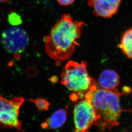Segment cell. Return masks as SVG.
I'll return each mask as SVG.
<instances>
[{"instance_id": "obj_1", "label": "cell", "mask_w": 132, "mask_h": 132, "mask_svg": "<svg viewBox=\"0 0 132 132\" xmlns=\"http://www.w3.org/2000/svg\"><path fill=\"white\" fill-rule=\"evenodd\" d=\"M84 24L73 20L69 14H63L44 38L46 53L57 62L69 59L79 45Z\"/></svg>"}, {"instance_id": "obj_2", "label": "cell", "mask_w": 132, "mask_h": 132, "mask_svg": "<svg viewBox=\"0 0 132 132\" xmlns=\"http://www.w3.org/2000/svg\"><path fill=\"white\" fill-rule=\"evenodd\" d=\"M96 83L86 93L84 97L93 107L96 113L94 125L101 131L109 130L119 124L118 119L123 109L120 105V97L131 92V89L126 86L120 91L107 90L99 87Z\"/></svg>"}, {"instance_id": "obj_3", "label": "cell", "mask_w": 132, "mask_h": 132, "mask_svg": "<svg viewBox=\"0 0 132 132\" xmlns=\"http://www.w3.org/2000/svg\"><path fill=\"white\" fill-rule=\"evenodd\" d=\"M87 63L73 61H68L61 74V83L81 98L93 85L97 83L88 71Z\"/></svg>"}, {"instance_id": "obj_4", "label": "cell", "mask_w": 132, "mask_h": 132, "mask_svg": "<svg viewBox=\"0 0 132 132\" xmlns=\"http://www.w3.org/2000/svg\"><path fill=\"white\" fill-rule=\"evenodd\" d=\"M29 42V37L26 31L18 27L8 28L3 32L1 36V42L4 49L13 54L23 52Z\"/></svg>"}, {"instance_id": "obj_5", "label": "cell", "mask_w": 132, "mask_h": 132, "mask_svg": "<svg viewBox=\"0 0 132 132\" xmlns=\"http://www.w3.org/2000/svg\"><path fill=\"white\" fill-rule=\"evenodd\" d=\"M74 132H86L96 121L93 107L85 99L77 102L73 110Z\"/></svg>"}, {"instance_id": "obj_6", "label": "cell", "mask_w": 132, "mask_h": 132, "mask_svg": "<svg viewBox=\"0 0 132 132\" xmlns=\"http://www.w3.org/2000/svg\"><path fill=\"white\" fill-rule=\"evenodd\" d=\"M121 0H88V4L93 9L95 16L110 18L116 14Z\"/></svg>"}, {"instance_id": "obj_7", "label": "cell", "mask_w": 132, "mask_h": 132, "mask_svg": "<svg viewBox=\"0 0 132 132\" xmlns=\"http://www.w3.org/2000/svg\"><path fill=\"white\" fill-rule=\"evenodd\" d=\"M20 110H10L0 112V127L15 129L23 132L22 124L19 119Z\"/></svg>"}, {"instance_id": "obj_8", "label": "cell", "mask_w": 132, "mask_h": 132, "mask_svg": "<svg viewBox=\"0 0 132 132\" xmlns=\"http://www.w3.org/2000/svg\"><path fill=\"white\" fill-rule=\"evenodd\" d=\"M120 83V78L117 72L110 69L104 70L100 74L98 79L99 85L107 90L116 89Z\"/></svg>"}, {"instance_id": "obj_9", "label": "cell", "mask_w": 132, "mask_h": 132, "mask_svg": "<svg viewBox=\"0 0 132 132\" xmlns=\"http://www.w3.org/2000/svg\"><path fill=\"white\" fill-rule=\"evenodd\" d=\"M67 115L66 110L59 109L42 123V127L45 129L59 128L64 124L67 119Z\"/></svg>"}, {"instance_id": "obj_10", "label": "cell", "mask_w": 132, "mask_h": 132, "mask_svg": "<svg viewBox=\"0 0 132 132\" xmlns=\"http://www.w3.org/2000/svg\"><path fill=\"white\" fill-rule=\"evenodd\" d=\"M118 46L128 58L132 59V27L123 33Z\"/></svg>"}, {"instance_id": "obj_11", "label": "cell", "mask_w": 132, "mask_h": 132, "mask_svg": "<svg viewBox=\"0 0 132 132\" xmlns=\"http://www.w3.org/2000/svg\"><path fill=\"white\" fill-rule=\"evenodd\" d=\"M24 101L22 97H15L8 100L0 95V112L10 110H20Z\"/></svg>"}, {"instance_id": "obj_12", "label": "cell", "mask_w": 132, "mask_h": 132, "mask_svg": "<svg viewBox=\"0 0 132 132\" xmlns=\"http://www.w3.org/2000/svg\"><path fill=\"white\" fill-rule=\"evenodd\" d=\"M30 102H34L36 107L40 110L47 111L48 110L50 104L48 101L43 98L32 99L28 100Z\"/></svg>"}, {"instance_id": "obj_13", "label": "cell", "mask_w": 132, "mask_h": 132, "mask_svg": "<svg viewBox=\"0 0 132 132\" xmlns=\"http://www.w3.org/2000/svg\"><path fill=\"white\" fill-rule=\"evenodd\" d=\"M8 20L11 25L16 26L22 23V19L20 15L14 12H11L8 15Z\"/></svg>"}, {"instance_id": "obj_14", "label": "cell", "mask_w": 132, "mask_h": 132, "mask_svg": "<svg viewBox=\"0 0 132 132\" xmlns=\"http://www.w3.org/2000/svg\"><path fill=\"white\" fill-rule=\"evenodd\" d=\"M57 1L60 5L66 6L72 4L75 0H57Z\"/></svg>"}, {"instance_id": "obj_15", "label": "cell", "mask_w": 132, "mask_h": 132, "mask_svg": "<svg viewBox=\"0 0 132 132\" xmlns=\"http://www.w3.org/2000/svg\"><path fill=\"white\" fill-rule=\"evenodd\" d=\"M10 0H0V3H6L10 1Z\"/></svg>"}, {"instance_id": "obj_16", "label": "cell", "mask_w": 132, "mask_h": 132, "mask_svg": "<svg viewBox=\"0 0 132 132\" xmlns=\"http://www.w3.org/2000/svg\"><path fill=\"white\" fill-rule=\"evenodd\" d=\"M88 132V131H87V132Z\"/></svg>"}]
</instances>
